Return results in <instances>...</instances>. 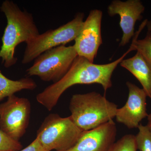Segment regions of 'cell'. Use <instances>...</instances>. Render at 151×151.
<instances>
[{"label":"cell","instance_id":"6da1fadb","mask_svg":"<svg viewBox=\"0 0 151 151\" xmlns=\"http://www.w3.org/2000/svg\"><path fill=\"white\" fill-rule=\"evenodd\" d=\"M131 51L129 48L120 58L105 64H95L84 57L77 56L65 75L39 93L36 96L37 101L50 111L57 105L62 94L76 84H99L106 92L112 86L111 78L113 71Z\"/></svg>","mask_w":151,"mask_h":151},{"label":"cell","instance_id":"7a4b0ae2","mask_svg":"<svg viewBox=\"0 0 151 151\" xmlns=\"http://www.w3.org/2000/svg\"><path fill=\"white\" fill-rule=\"evenodd\" d=\"M0 9L7 22L2 37L0 58L4 66L8 68L17 61L14 56L17 47L22 42L27 43L40 33L32 14L22 11L12 1H4Z\"/></svg>","mask_w":151,"mask_h":151},{"label":"cell","instance_id":"3957f363","mask_svg":"<svg viewBox=\"0 0 151 151\" xmlns=\"http://www.w3.org/2000/svg\"><path fill=\"white\" fill-rule=\"evenodd\" d=\"M70 117L82 131H88L116 117L118 106L95 92L73 95L69 103Z\"/></svg>","mask_w":151,"mask_h":151},{"label":"cell","instance_id":"277c9868","mask_svg":"<svg viewBox=\"0 0 151 151\" xmlns=\"http://www.w3.org/2000/svg\"><path fill=\"white\" fill-rule=\"evenodd\" d=\"M83 131L69 117L56 113L47 116L37 132V137L46 150L65 151L77 142Z\"/></svg>","mask_w":151,"mask_h":151},{"label":"cell","instance_id":"5b68a950","mask_svg":"<svg viewBox=\"0 0 151 151\" xmlns=\"http://www.w3.org/2000/svg\"><path fill=\"white\" fill-rule=\"evenodd\" d=\"M84 17L83 13L78 12L65 24L40 34L30 40L26 43L22 63H29L45 52L75 40L83 27Z\"/></svg>","mask_w":151,"mask_h":151},{"label":"cell","instance_id":"8992f818","mask_svg":"<svg viewBox=\"0 0 151 151\" xmlns=\"http://www.w3.org/2000/svg\"><path fill=\"white\" fill-rule=\"evenodd\" d=\"M77 56L73 45L52 48L35 59L33 65L26 70L27 75L56 83L67 73Z\"/></svg>","mask_w":151,"mask_h":151},{"label":"cell","instance_id":"52a82bcc","mask_svg":"<svg viewBox=\"0 0 151 151\" xmlns=\"http://www.w3.org/2000/svg\"><path fill=\"white\" fill-rule=\"evenodd\" d=\"M31 103L28 99L15 94L0 104V129L16 141L25 134L29 124Z\"/></svg>","mask_w":151,"mask_h":151},{"label":"cell","instance_id":"ba28073f","mask_svg":"<svg viewBox=\"0 0 151 151\" xmlns=\"http://www.w3.org/2000/svg\"><path fill=\"white\" fill-rule=\"evenodd\" d=\"M102 17L103 12L100 10L90 11L73 45L78 56L84 57L92 63H94L99 47L103 43Z\"/></svg>","mask_w":151,"mask_h":151},{"label":"cell","instance_id":"9c48e42d","mask_svg":"<svg viewBox=\"0 0 151 151\" xmlns=\"http://www.w3.org/2000/svg\"><path fill=\"white\" fill-rule=\"evenodd\" d=\"M127 85L129 96L126 104L116 111V121L129 129L138 128L143 119L147 117V94L143 89L129 81Z\"/></svg>","mask_w":151,"mask_h":151},{"label":"cell","instance_id":"30bf717a","mask_svg":"<svg viewBox=\"0 0 151 151\" xmlns=\"http://www.w3.org/2000/svg\"><path fill=\"white\" fill-rule=\"evenodd\" d=\"M145 10V6L139 0H128L126 1L114 0L108 6V12L110 16L117 14L120 17L119 25L123 34L120 46L126 45L134 36L136 22L142 19V14Z\"/></svg>","mask_w":151,"mask_h":151},{"label":"cell","instance_id":"8fae6325","mask_svg":"<svg viewBox=\"0 0 151 151\" xmlns=\"http://www.w3.org/2000/svg\"><path fill=\"white\" fill-rule=\"evenodd\" d=\"M116 134V124L111 120L92 129L83 131L75 145L65 151H110Z\"/></svg>","mask_w":151,"mask_h":151},{"label":"cell","instance_id":"7c38bea8","mask_svg":"<svg viewBox=\"0 0 151 151\" xmlns=\"http://www.w3.org/2000/svg\"><path fill=\"white\" fill-rule=\"evenodd\" d=\"M120 64L137 78L151 99V66L144 57L137 51L134 56L123 59Z\"/></svg>","mask_w":151,"mask_h":151},{"label":"cell","instance_id":"4fadbf2b","mask_svg":"<svg viewBox=\"0 0 151 151\" xmlns=\"http://www.w3.org/2000/svg\"><path fill=\"white\" fill-rule=\"evenodd\" d=\"M35 81L29 77L13 80L6 77L0 71V101L23 90H33L36 88Z\"/></svg>","mask_w":151,"mask_h":151},{"label":"cell","instance_id":"5bb4252c","mask_svg":"<svg viewBox=\"0 0 151 151\" xmlns=\"http://www.w3.org/2000/svg\"><path fill=\"white\" fill-rule=\"evenodd\" d=\"M147 20H145L141 25L139 31L133 40L130 48L133 50L139 52L151 66V32L148 31L145 37L142 40H137L139 34L146 26Z\"/></svg>","mask_w":151,"mask_h":151},{"label":"cell","instance_id":"9a60e30c","mask_svg":"<svg viewBox=\"0 0 151 151\" xmlns=\"http://www.w3.org/2000/svg\"><path fill=\"white\" fill-rule=\"evenodd\" d=\"M139 132L135 136L137 150L140 151H151V130L147 125L140 124Z\"/></svg>","mask_w":151,"mask_h":151},{"label":"cell","instance_id":"2e32d148","mask_svg":"<svg viewBox=\"0 0 151 151\" xmlns=\"http://www.w3.org/2000/svg\"><path fill=\"white\" fill-rule=\"evenodd\" d=\"M135 136L127 134L114 144L110 151H137Z\"/></svg>","mask_w":151,"mask_h":151},{"label":"cell","instance_id":"e0dca14e","mask_svg":"<svg viewBox=\"0 0 151 151\" xmlns=\"http://www.w3.org/2000/svg\"><path fill=\"white\" fill-rule=\"evenodd\" d=\"M22 145L19 141L10 137L0 129V151H19Z\"/></svg>","mask_w":151,"mask_h":151},{"label":"cell","instance_id":"ac0fdd59","mask_svg":"<svg viewBox=\"0 0 151 151\" xmlns=\"http://www.w3.org/2000/svg\"><path fill=\"white\" fill-rule=\"evenodd\" d=\"M19 151H49L46 150L41 144L37 137L25 148Z\"/></svg>","mask_w":151,"mask_h":151},{"label":"cell","instance_id":"d6986e66","mask_svg":"<svg viewBox=\"0 0 151 151\" xmlns=\"http://www.w3.org/2000/svg\"><path fill=\"white\" fill-rule=\"evenodd\" d=\"M148 122L147 126L149 127V129L151 130V113L149 114L147 117Z\"/></svg>","mask_w":151,"mask_h":151},{"label":"cell","instance_id":"ffe728a7","mask_svg":"<svg viewBox=\"0 0 151 151\" xmlns=\"http://www.w3.org/2000/svg\"><path fill=\"white\" fill-rule=\"evenodd\" d=\"M146 26L148 30V31L151 32V20L147 21L146 24Z\"/></svg>","mask_w":151,"mask_h":151}]
</instances>
